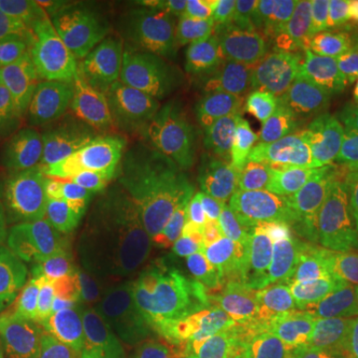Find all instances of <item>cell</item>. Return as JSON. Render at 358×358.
Masks as SVG:
<instances>
[{
    "mask_svg": "<svg viewBox=\"0 0 358 358\" xmlns=\"http://www.w3.org/2000/svg\"><path fill=\"white\" fill-rule=\"evenodd\" d=\"M145 193L148 164H80L54 221L56 247L82 253L115 241L141 215Z\"/></svg>",
    "mask_w": 358,
    "mask_h": 358,
    "instance_id": "10",
    "label": "cell"
},
{
    "mask_svg": "<svg viewBox=\"0 0 358 358\" xmlns=\"http://www.w3.org/2000/svg\"><path fill=\"white\" fill-rule=\"evenodd\" d=\"M8 358H92V352L84 345L82 333L78 329L54 341L20 345Z\"/></svg>",
    "mask_w": 358,
    "mask_h": 358,
    "instance_id": "19",
    "label": "cell"
},
{
    "mask_svg": "<svg viewBox=\"0 0 358 358\" xmlns=\"http://www.w3.org/2000/svg\"><path fill=\"white\" fill-rule=\"evenodd\" d=\"M80 13L88 18L98 34L108 30L110 26L117 22L129 8H134L131 2H115V0H76L74 2Z\"/></svg>",
    "mask_w": 358,
    "mask_h": 358,
    "instance_id": "20",
    "label": "cell"
},
{
    "mask_svg": "<svg viewBox=\"0 0 358 358\" xmlns=\"http://www.w3.org/2000/svg\"><path fill=\"white\" fill-rule=\"evenodd\" d=\"M141 217L150 233L189 261H211L227 249L211 187L179 171L157 143L148 157Z\"/></svg>",
    "mask_w": 358,
    "mask_h": 358,
    "instance_id": "12",
    "label": "cell"
},
{
    "mask_svg": "<svg viewBox=\"0 0 358 358\" xmlns=\"http://www.w3.org/2000/svg\"><path fill=\"white\" fill-rule=\"evenodd\" d=\"M86 313L84 271L62 255L36 259L0 301V329L20 345L54 341L80 329Z\"/></svg>",
    "mask_w": 358,
    "mask_h": 358,
    "instance_id": "11",
    "label": "cell"
},
{
    "mask_svg": "<svg viewBox=\"0 0 358 358\" xmlns=\"http://www.w3.org/2000/svg\"><path fill=\"white\" fill-rule=\"evenodd\" d=\"M20 72H40L58 80L68 78L64 60L44 42L30 38L0 20V80Z\"/></svg>",
    "mask_w": 358,
    "mask_h": 358,
    "instance_id": "18",
    "label": "cell"
},
{
    "mask_svg": "<svg viewBox=\"0 0 358 358\" xmlns=\"http://www.w3.org/2000/svg\"><path fill=\"white\" fill-rule=\"evenodd\" d=\"M66 80L40 72H20L0 80V136L34 124L60 106Z\"/></svg>",
    "mask_w": 358,
    "mask_h": 358,
    "instance_id": "17",
    "label": "cell"
},
{
    "mask_svg": "<svg viewBox=\"0 0 358 358\" xmlns=\"http://www.w3.org/2000/svg\"><path fill=\"white\" fill-rule=\"evenodd\" d=\"M0 20L30 38L44 42L58 58L76 42L96 34L74 2L0 0Z\"/></svg>",
    "mask_w": 358,
    "mask_h": 358,
    "instance_id": "15",
    "label": "cell"
},
{
    "mask_svg": "<svg viewBox=\"0 0 358 358\" xmlns=\"http://www.w3.org/2000/svg\"><path fill=\"white\" fill-rule=\"evenodd\" d=\"M350 74H352V90H355V94H358V36L357 44H355V50H352V68H350Z\"/></svg>",
    "mask_w": 358,
    "mask_h": 358,
    "instance_id": "22",
    "label": "cell"
},
{
    "mask_svg": "<svg viewBox=\"0 0 358 358\" xmlns=\"http://www.w3.org/2000/svg\"><path fill=\"white\" fill-rule=\"evenodd\" d=\"M301 289L358 333V203L322 213L289 261Z\"/></svg>",
    "mask_w": 358,
    "mask_h": 358,
    "instance_id": "13",
    "label": "cell"
},
{
    "mask_svg": "<svg viewBox=\"0 0 358 358\" xmlns=\"http://www.w3.org/2000/svg\"><path fill=\"white\" fill-rule=\"evenodd\" d=\"M84 333H98L131 319L195 271L189 259L154 233L129 229L88 261Z\"/></svg>",
    "mask_w": 358,
    "mask_h": 358,
    "instance_id": "7",
    "label": "cell"
},
{
    "mask_svg": "<svg viewBox=\"0 0 358 358\" xmlns=\"http://www.w3.org/2000/svg\"><path fill=\"white\" fill-rule=\"evenodd\" d=\"M4 169L16 179L44 233L54 227L80 155L66 128L60 106L13 134L2 136Z\"/></svg>",
    "mask_w": 358,
    "mask_h": 358,
    "instance_id": "14",
    "label": "cell"
},
{
    "mask_svg": "<svg viewBox=\"0 0 358 358\" xmlns=\"http://www.w3.org/2000/svg\"><path fill=\"white\" fill-rule=\"evenodd\" d=\"M4 169V159H2V136H0V171Z\"/></svg>",
    "mask_w": 358,
    "mask_h": 358,
    "instance_id": "23",
    "label": "cell"
},
{
    "mask_svg": "<svg viewBox=\"0 0 358 358\" xmlns=\"http://www.w3.org/2000/svg\"><path fill=\"white\" fill-rule=\"evenodd\" d=\"M68 80L60 112L80 157L88 162L148 164L155 145L154 115L115 70L100 34L62 56Z\"/></svg>",
    "mask_w": 358,
    "mask_h": 358,
    "instance_id": "5",
    "label": "cell"
},
{
    "mask_svg": "<svg viewBox=\"0 0 358 358\" xmlns=\"http://www.w3.org/2000/svg\"><path fill=\"white\" fill-rule=\"evenodd\" d=\"M225 245L255 265L287 263L320 217L319 203L239 159L211 185Z\"/></svg>",
    "mask_w": 358,
    "mask_h": 358,
    "instance_id": "6",
    "label": "cell"
},
{
    "mask_svg": "<svg viewBox=\"0 0 358 358\" xmlns=\"http://www.w3.org/2000/svg\"><path fill=\"white\" fill-rule=\"evenodd\" d=\"M40 229L16 179L0 171V282L18 277L34 263L44 243Z\"/></svg>",
    "mask_w": 358,
    "mask_h": 358,
    "instance_id": "16",
    "label": "cell"
},
{
    "mask_svg": "<svg viewBox=\"0 0 358 358\" xmlns=\"http://www.w3.org/2000/svg\"><path fill=\"white\" fill-rule=\"evenodd\" d=\"M239 162L324 199L358 176V140L331 117L251 88Z\"/></svg>",
    "mask_w": 358,
    "mask_h": 358,
    "instance_id": "2",
    "label": "cell"
},
{
    "mask_svg": "<svg viewBox=\"0 0 358 358\" xmlns=\"http://www.w3.org/2000/svg\"><path fill=\"white\" fill-rule=\"evenodd\" d=\"M140 358H223L217 352L197 345L185 343H164L152 350L143 352Z\"/></svg>",
    "mask_w": 358,
    "mask_h": 358,
    "instance_id": "21",
    "label": "cell"
},
{
    "mask_svg": "<svg viewBox=\"0 0 358 358\" xmlns=\"http://www.w3.org/2000/svg\"><path fill=\"white\" fill-rule=\"evenodd\" d=\"M350 36L317 18L267 16L245 32L241 58L259 92L327 117H346L357 96Z\"/></svg>",
    "mask_w": 358,
    "mask_h": 358,
    "instance_id": "1",
    "label": "cell"
},
{
    "mask_svg": "<svg viewBox=\"0 0 358 358\" xmlns=\"http://www.w3.org/2000/svg\"><path fill=\"white\" fill-rule=\"evenodd\" d=\"M251 279L237 271H195L131 319L98 333H82L92 355L140 358L164 343L205 346L223 358L249 307Z\"/></svg>",
    "mask_w": 358,
    "mask_h": 358,
    "instance_id": "4",
    "label": "cell"
},
{
    "mask_svg": "<svg viewBox=\"0 0 358 358\" xmlns=\"http://www.w3.org/2000/svg\"><path fill=\"white\" fill-rule=\"evenodd\" d=\"M233 358H358V333L301 287L273 285L249 303Z\"/></svg>",
    "mask_w": 358,
    "mask_h": 358,
    "instance_id": "9",
    "label": "cell"
},
{
    "mask_svg": "<svg viewBox=\"0 0 358 358\" xmlns=\"http://www.w3.org/2000/svg\"><path fill=\"white\" fill-rule=\"evenodd\" d=\"M247 96L243 78L217 70L162 120L155 143L179 171L211 187L239 157Z\"/></svg>",
    "mask_w": 358,
    "mask_h": 358,
    "instance_id": "8",
    "label": "cell"
},
{
    "mask_svg": "<svg viewBox=\"0 0 358 358\" xmlns=\"http://www.w3.org/2000/svg\"><path fill=\"white\" fill-rule=\"evenodd\" d=\"M115 70L164 120L217 72L221 50L199 24L169 6H136L100 34Z\"/></svg>",
    "mask_w": 358,
    "mask_h": 358,
    "instance_id": "3",
    "label": "cell"
}]
</instances>
